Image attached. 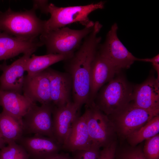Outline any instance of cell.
Masks as SVG:
<instances>
[{
    "mask_svg": "<svg viewBox=\"0 0 159 159\" xmlns=\"http://www.w3.org/2000/svg\"><path fill=\"white\" fill-rule=\"evenodd\" d=\"M24 149L16 142L8 144L0 149V159H14Z\"/></svg>",
    "mask_w": 159,
    "mask_h": 159,
    "instance_id": "484cf974",
    "label": "cell"
},
{
    "mask_svg": "<svg viewBox=\"0 0 159 159\" xmlns=\"http://www.w3.org/2000/svg\"><path fill=\"white\" fill-rule=\"evenodd\" d=\"M33 6L32 8L35 11L39 10L41 13L48 14L49 4L47 0H33Z\"/></svg>",
    "mask_w": 159,
    "mask_h": 159,
    "instance_id": "83f0119b",
    "label": "cell"
},
{
    "mask_svg": "<svg viewBox=\"0 0 159 159\" xmlns=\"http://www.w3.org/2000/svg\"><path fill=\"white\" fill-rule=\"evenodd\" d=\"M73 54H48L41 56L32 55L26 62L25 71L27 73V75H34L45 70L54 64L68 59Z\"/></svg>",
    "mask_w": 159,
    "mask_h": 159,
    "instance_id": "44dd1931",
    "label": "cell"
},
{
    "mask_svg": "<svg viewBox=\"0 0 159 159\" xmlns=\"http://www.w3.org/2000/svg\"><path fill=\"white\" fill-rule=\"evenodd\" d=\"M105 3L104 1H100L85 5L65 7H58L49 3L48 11L50 16L46 20L44 32L75 22H79L85 27H92L95 22L90 19L89 15L96 10L103 9Z\"/></svg>",
    "mask_w": 159,
    "mask_h": 159,
    "instance_id": "277c9868",
    "label": "cell"
},
{
    "mask_svg": "<svg viewBox=\"0 0 159 159\" xmlns=\"http://www.w3.org/2000/svg\"><path fill=\"white\" fill-rule=\"evenodd\" d=\"M158 115L159 110L145 109L130 102L118 112L108 116L114 126L117 138L122 142Z\"/></svg>",
    "mask_w": 159,
    "mask_h": 159,
    "instance_id": "8992f818",
    "label": "cell"
},
{
    "mask_svg": "<svg viewBox=\"0 0 159 159\" xmlns=\"http://www.w3.org/2000/svg\"><path fill=\"white\" fill-rule=\"evenodd\" d=\"M143 146L127 145L116 147L114 159H146L143 151Z\"/></svg>",
    "mask_w": 159,
    "mask_h": 159,
    "instance_id": "603a6c76",
    "label": "cell"
},
{
    "mask_svg": "<svg viewBox=\"0 0 159 159\" xmlns=\"http://www.w3.org/2000/svg\"><path fill=\"white\" fill-rule=\"evenodd\" d=\"M133 88L124 77H114L97 94L93 103L106 115L114 114L132 102Z\"/></svg>",
    "mask_w": 159,
    "mask_h": 159,
    "instance_id": "3957f363",
    "label": "cell"
},
{
    "mask_svg": "<svg viewBox=\"0 0 159 159\" xmlns=\"http://www.w3.org/2000/svg\"><path fill=\"white\" fill-rule=\"evenodd\" d=\"M117 25L114 23L107 34L105 42L100 44L98 52L120 70L128 69L138 58L135 57L122 43L117 34Z\"/></svg>",
    "mask_w": 159,
    "mask_h": 159,
    "instance_id": "ba28073f",
    "label": "cell"
},
{
    "mask_svg": "<svg viewBox=\"0 0 159 159\" xmlns=\"http://www.w3.org/2000/svg\"><path fill=\"white\" fill-rule=\"evenodd\" d=\"M50 159H72V158L67 154L59 153L57 156Z\"/></svg>",
    "mask_w": 159,
    "mask_h": 159,
    "instance_id": "4dcf8cb0",
    "label": "cell"
},
{
    "mask_svg": "<svg viewBox=\"0 0 159 159\" xmlns=\"http://www.w3.org/2000/svg\"><path fill=\"white\" fill-rule=\"evenodd\" d=\"M143 151L146 159H159V134L145 140Z\"/></svg>",
    "mask_w": 159,
    "mask_h": 159,
    "instance_id": "cb8c5ba5",
    "label": "cell"
},
{
    "mask_svg": "<svg viewBox=\"0 0 159 159\" xmlns=\"http://www.w3.org/2000/svg\"><path fill=\"white\" fill-rule=\"evenodd\" d=\"M42 46L39 39H23L0 31V61L14 58L21 53H34Z\"/></svg>",
    "mask_w": 159,
    "mask_h": 159,
    "instance_id": "e0dca14e",
    "label": "cell"
},
{
    "mask_svg": "<svg viewBox=\"0 0 159 159\" xmlns=\"http://www.w3.org/2000/svg\"><path fill=\"white\" fill-rule=\"evenodd\" d=\"M131 102L145 109L159 110V81L152 76L133 87Z\"/></svg>",
    "mask_w": 159,
    "mask_h": 159,
    "instance_id": "9a60e30c",
    "label": "cell"
},
{
    "mask_svg": "<svg viewBox=\"0 0 159 159\" xmlns=\"http://www.w3.org/2000/svg\"><path fill=\"white\" fill-rule=\"evenodd\" d=\"M117 145V140H116L102 148L100 150V159H114Z\"/></svg>",
    "mask_w": 159,
    "mask_h": 159,
    "instance_id": "4316f807",
    "label": "cell"
},
{
    "mask_svg": "<svg viewBox=\"0 0 159 159\" xmlns=\"http://www.w3.org/2000/svg\"><path fill=\"white\" fill-rule=\"evenodd\" d=\"M46 20L37 16L32 8L22 11H15L9 8L0 11V31L19 38L34 40L45 31Z\"/></svg>",
    "mask_w": 159,
    "mask_h": 159,
    "instance_id": "7a4b0ae2",
    "label": "cell"
},
{
    "mask_svg": "<svg viewBox=\"0 0 159 159\" xmlns=\"http://www.w3.org/2000/svg\"><path fill=\"white\" fill-rule=\"evenodd\" d=\"M100 148L92 144L89 148L72 152V159H100Z\"/></svg>",
    "mask_w": 159,
    "mask_h": 159,
    "instance_id": "d4e9b609",
    "label": "cell"
},
{
    "mask_svg": "<svg viewBox=\"0 0 159 159\" xmlns=\"http://www.w3.org/2000/svg\"><path fill=\"white\" fill-rule=\"evenodd\" d=\"M80 110L71 101L61 107L54 105L52 112L54 137L62 146L66 139L73 122L79 116Z\"/></svg>",
    "mask_w": 159,
    "mask_h": 159,
    "instance_id": "7c38bea8",
    "label": "cell"
},
{
    "mask_svg": "<svg viewBox=\"0 0 159 159\" xmlns=\"http://www.w3.org/2000/svg\"><path fill=\"white\" fill-rule=\"evenodd\" d=\"M18 142L32 159H50L58 155L62 149V145L55 139L39 135L23 136Z\"/></svg>",
    "mask_w": 159,
    "mask_h": 159,
    "instance_id": "8fae6325",
    "label": "cell"
},
{
    "mask_svg": "<svg viewBox=\"0 0 159 159\" xmlns=\"http://www.w3.org/2000/svg\"><path fill=\"white\" fill-rule=\"evenodd\" d=\"M30 158L29 154L24 148L14 159H30Z\"/></svg>",
    "mask_w": 159,
    "mask_h": 159,
    "instance_id": "f546056e",
    "label": "cell"
},
{
    "mask_svg": "<svg viewBox=\"0 0 159 159\" xmlns=\"http://www.w3.org/2000/svg\"><path fill=\"white\" fill-rule=\"evenodd\" d=\"M92 144L89 134L85 112L73 122L62 149L71 152L87 149Z\"/></svg>",
    "mask_w": 159,
    "mask_h": 159,
    "instance_id": "ac0fdd59",
    "label": "cell"
},
{
    "mask_svg": "<svg viewBox=\"0 0 159 159\" xmlns=\"http://www.w3.org/2000/svg\"><path fill=\"white\" fill-rule=\"evenodd\" d=\"M24 132L22 123L3 111L0 113V134L6 144L16 143Z\"/></svg>",
    "mask_w": 159,
    "mask_h": 159,
    "instance_id": "ffe728a7",
    "label": "cell"
},
{
    "mask_svg": "<svg viewBox=\"0 0 159 159\" xmlns=\"http://www.w3.org/2000/svg\"><path fill=\"white\" fill-rule=\"evenodd\" d=\"M53 106L52 103L40 106L36 103L32 104L22 119L24 132L54 139L52 118Z\"/></svg>",
    "mask_w": 159,
    "mask_h": 159,
    "instance_id": "9c48e42d",
    "label": "cell"
},
{
    "mask_svg": "<svg viewBox=\"0 0 159 159\" xmlns=\"http://www.w3.org/2000/svg\"><path fill=\"white\" fill-rule=\"evenodd\" d=\"M159 132V115H158L129 135L126 140L129 145L134 146L158 134Z\"/></svg>",
    "mask_w": 159,
    "mask_h": 159,
    "instance_id": "7402d4cb",
    "label": "cell"
},
{
    "mask_svg": "<svg viewBox=\"0 0 159 159\" xmlns=\"http://www.w3.org/2000/svg\"><path fill=\"white\" fill-rule=\"evenodd\" d=\"M93 27L74 29L64 27L43 33L39 40L46 47L47 54H73Z\"/></svg>",
    "mask_w": 159,
    "mask_h": 159,
    "instance_id": "5b68a950",
    "label": "cell"
},
{
    "mask_svg": "<svg viewBox=\"0 0 159 159\" xmlns=\"http://www.w3.org/2000/svg\"><path fill=\"white\" fill-rule=\"evenodd\" d=\"M102 27L99 22H95L92 30L84 38L79 48L64 61L66 72L72 79L73 102L80 109L89 102L91 67L101 40L98 34Z\"/></svg>",
    "mask_w": 159,
    "mask_h": 159,
    "instance_id": "6da1fadb",
    "label": "cell"
},
{
    "mask_svg": "<svg viewBox=\"0 0 159 159\" xmlns=\"http://www.w3.org/2000/svg\"><path fill=\"white\" fill-rule=\"evenodd\" d=\"M138 61L150 62L151 63L154 69L156 71L157 77V79L159 81V54H158L153 57L150 58L138 59Z\"/></svg>",
    "mask_w": 159,
    "mask_h": 159,
    "instance_id": "f1b7e54d",
    "label": "cell"
},
{
    "mask_svg": "<svg viewBox=\"0 0 159 159\" xmlns=\"http://www.w3.org/2000/svg\"><path fill=\"white\" fill-rule=\"evenodd\" d=\"M46 69L52 103L56 106L61 107L71 102L72 84L70 75L66 72H60L49 67Z\"/></svg>",
    "mask_w": 159,
    "mask_h": 159,
    "instance_id": "2e32d148",
    "label": "cell"
},
{
    "mask_svg": "<svg viewBox=\"0 0 159 159\" xmlns=\"http://www.w3.org/2000/svg\"><path fill=\"white\" fill-rule=\"evenodd\" d=\"M85 108L88 132L92 144L101 148L117 140L114 126L108 116L94 103L85 105Z\"/></svg>",
    "mask_w": 159,
    "mask_h": 159,
    "instance_id": "52a82bcc",
    "label": "cell"
},
{
    "mask_svg": "<svg viewBox=\"0 0 159 159\" xmlns=\"http://www.w3.org/2000/svg\"><path fill=\"white\" fill-rule=\"evenodd\" d=\"M23 95L34 103H52L48 72L45 70L32 76H25L22 88Z\"/></svg>",
    "mask_w": 159,
    "mask_h": 159,
    "instance_id": "5bb4252c",
    "label": "cell"
},
{
    "mask_svg": "<svg viewBox=\"0 0 159 159\" xmlns=\"http://www.w3.org/2000/svg\"><path fill=\"white\" fill-rule=\"evenodd\" d=\"M6 143L0 134V149L5 146Z\"/></svg>",
    "mask_w": 159,
    "mask_h": 159,
    "instance_id": "1f68e13d",
    "label": "cell"
},
{
    "mask_svg": "<svg viewBox=\"0 0 159 159\" xmlns=\"http://www.w3.org/2000/svg\"><path fill=\"white\" fill-rule=\"evenodd\" d=\"M118 69L97 51L92 63L90 71V88L88 105L93 103L99 89L112 79Z\"/></svg>",
    "mask_w": 159,
    "mask_h": 159,
    "instance_id": "4fadbf2b",
    "label": "cell"
},
{
    "mask_svg": "<svg viewBox=\"0 0 159 159\" xmlns=\"http://www.w3.org/2000/svg\"><path fill=\"white\" fill-rule=\"evenodd\" d=\"M33 53L29 52L10 65L5 60L0 65L2 73L0 76V90L11 91L22 94L26 62Z\"/></svg>",
    "mask_w": 159,
    "mask_h": 159,
    "instance_id": "30bf717a",
    "label": "cell"
},
{
    "mask_svg": "<svg viewBox=\"0 0 159 159\" xmlns=\"http://www.w3.org/2000/svg\"><path fill=\"white\" fill-rule=\"evenodd\" d=\"M34 103L22 94L0 90V106L3 108L2 111L22 124L23 117Z\"/></svg>",
    "mask_w": 159,
    "mask_h": 159,
    "instance_id": "d6986e66",
    "label": "cell"
}]
</instances>
